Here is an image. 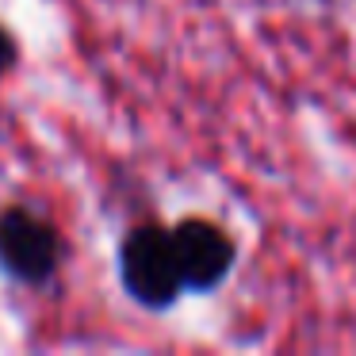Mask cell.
<instances>
[{
    "label": "cell",
    "mask_w": 356,
    "mask_h": 356,
    "mask_svg": "<svg viewBox=\"0 0 356 356\" xmlns=\"http://www.w3.org/2000/svg\"><path fill=\"white\" fill-rule=\"evenodd\" d=\"M119 284L138 307L169 310L180 302L184 284L169 245V230L161 226H134L119 241Z\"/></svg>",
    "instance_id": "1"
},
{
    "label": "cell",
    "mask_w": 356,
    "mask_h": 356,
    "mask_svg": "<svg viewBox=\"0 0 356 356\" xmlns=\"http://www.w3.org/2000/svg\"><path fill=\"white\" fill-rule=\"evenodd\" d=\"M62 234L27 207L0 211V272L12 284L42 287L62 268Z\"/></svg>",
    "instance_id": "2"
},
{
    "label": "cell",
    "mask_w": 356,
    "mask_h": 356,
    "mask_svg": "<svg viewBox=\"0 0 356 356\" xmlns=\"http://www.w3.org/2000/svg\"><path fill=\"white\" fill-rule=\"evenodd\" d=\"M169 245L180 268V284L192 295H211L230 280L238 245L222 226L207 218H184L169 230Z\"/></svg>",
    "instance_id": "3"
},
{
    "label": "cell",
    "mask_w": 356,
    "mask_h": 356,
    "mask_svg": "<svg viewBox=\"0 0 356 356\" xmlns=\"http://www.w3.org/2000/svg\"><path fill=\"white\" fill-rule=\"evenodd\" d=\"M16 58H19L16 39H12V31H8V27L0 24V77H8V70L16 65Z\"/></svg>",
    "instance_id": "4"
}]
</instances>
